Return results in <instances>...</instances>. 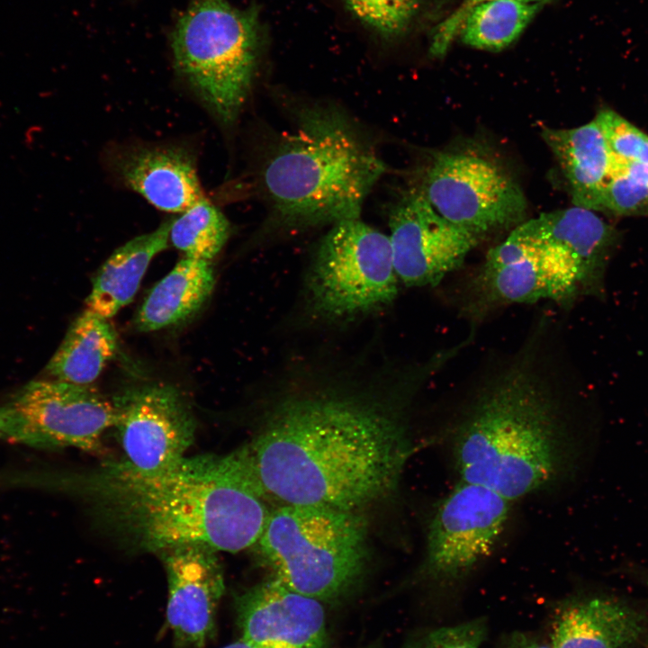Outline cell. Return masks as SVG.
I'll return each mask as SVG.
<instances>
[{
    "instance_id": "1",
    "label": "cell",
    "mask_w": 648,
    "mask_h": 648,
    "mask_svg": "<svg viewBox=\"0 0 648 648\" xmlns=\"http://www.w3.org/2000/svg\"><path fill=\"white\" fill-rule=\"evenodd\" d=\"M444 367L431 354L382 397L333 386L286 394L239 449L271 500L357 511L396 490L414 450L410 407Z\"/></svg>"
},
{
    "instance_id": "2",
    "label": "cell",
    "mask_w": 648,
    "mask_h": 648,
    "mask_svg": "<svg viewBox=\"0 0 648 648\" xmlns=\"http://www.w3.org/2000/svg\"><path fill=\"white\" fill-rule=\"evenodd\" d=\"M554 331V320L540 316L520 345L488 359L468 378L450 428L460 481L514 502L566 474L569 376Z\"/></svg>"
},
{
    "instance_id": "3",
    "label": "cell",
    "mask_w": 648,
    "mask_h": 648,
    "mask_svg": "<svg viewBox=\"0 0 648 648\" xmlns=\"http://www.w3.org/2000/svg\"><path fill=\"white\" fill-rule=\"evenodd\" d=\"M79 477L73 483L92 498L103 521L143 551L202 545L240 552L254 547L273 510L239 449L184 457L160 472L120 461Z\"/></svg>"
},
{
    "instance_id": "4",
    "label": "cell",
    "mask_w": 648,
    "mask_h": 648,
    "mask_svg": "<svg viewBox=\"0 0 648 648\" xmlns=\"http://www.w3.org/2000/svg\"><path fill=\"white\" fill-rule=\"evenodd\" d=\"M289 130L274 137L257 170L269 209L266 227L304 230L358 219L385 165L340 109L310 102L294 109Z\"/></svg>"
},
{
    "instance_id": "5",
    "label": "cell",
    "mask_w": 648,
    "mask_h": 648,
    "mask_svg": "<svg viewBox=\"0 0 648 648\" xmlns=\"http://www.w3.org/2000/svg\"><path fill=\"white\" fill-rule=\"evenodd\" d=\"M367 526L357 511L280 505L254 545L272 578L321 602L346 595L368 559Z\"/></svg>"
},
{
    "instance_id": "6",
    "label": "cell",
    "mask_w": 648,
    "mask_h": 648,
    "mask_svg": "<svg viewBox=\"0 0 648 648\" xmlns=\"http://www.w3.org/2000/svg\"><path fill=\"white\" fill-rule=\"evenodd\" d=\"M179 78L225 127L238 120L250 94L262 50L256 5L190 0L171 33Z\"/></svg>"
},
{
    "instance_id": "7",
    "label": "cell",
    "mask_w": 648,
    "mask_h": 648,
    "mask_svg": "<svg viewBox=\"0 0 648 648\" xmlns=\"http://www.w3.org/2000/svg\"><path fill=\"white\" fill-rule=\"evenodd\" d=\"M587 296L576 266L522 222L465 280L458 309L473 328L513 304L550 301L569 309Z\"/></svg>"
},
{
    "instance_id": "8",
    "label": "cell",
    "mask_w": 648,
    "mask_h": 648,
    "mask_svg": "<svg viewBox=\"0 0 648 648\" xmlns=\"http://www.w3.org/2000/svg\"><path fill=\"white\" fill-rule=\"evenodd\" d=\"M399 284L389 236L358 218L332 225L320 239L306 290L318 315L346 320L389 306L399 293Z\"/></svg>"
},
{
    "instance_id": "9",
    "label": "cell",
    "mask_w": 648,
    "mask_h": 648,
    "mask_svg": "<svg viewBox=\"0 0 648 648\" xmlns=\"http://www.w3.org/2000/svg\"><path fill=\"white\" fill-rule=\"evenodd\" d=\"M443 218L482 239L522 222L525 194L496 159L472 148L438 152L419 190Z\"/></svg>"
},
{
    "instance_id": "10",
    "label": "cell",
    "mask_w": 648,
    "mask_h": 648,
    "mask_svg": "<svg viewBox=\"0 0 648 648\" xmlns=\"http://www.w3.org/2000/svg\"><path fill=\"white\" fill-rule=\"evenodd\" d=\"M512 503L484 486L459 481L431 514L418 578L438 587L465 580L492 554Z\"/></svg>"
},
{
    "instance_id": "11",
    "label": "cell",
    "mask_w": 648,
    "mask_h": 648,
    "mask_svg": "<svg viewBox=\"0 0 648 648\" xmlns=\"http://www.w3.org/2000/svg\"><path fill=\"white\" fill-rule=\"evenodd\" d=\"M3 439L42 449L98 451L114 426L113 402L93 386L59 380L32 381L2 406Z\"/></svg>"
},
{
    "instance_id": "12",
    "label": "cell",
    "mask_w": 648,
    "mask_h": 648,
    "mask_svg": "<svg viewBox=\"0 0 648 648\" xmlns=\"http://www.w3.org/2000/svg\"><path fill=\"white\" fill-rule=\"evenodd\" d=\"M124 462L143 472L178 465L194 439L195 421L180 392L168 384L125 390L112 400Z\"/></svg>"
},
{
    "instance_id": "13",
    "label": "cell",
    "mask_w": 648,
    "mask_h": 648,
    "mask_svg": "<svg viewBox=\"0 0 648 648\" xmlns=\"http://www.w3.org/2000/svg\"><path fill=\"white\" fill-rule=\"evenodd\" d=\"M393 266L407 287L436 286L481 242L439 215L420 191L403 195L389 215Z\"/></svg>"
},
{
    "instance_id": "14",
    "label": "cell",
    "mask_w": 648,
    "mask_h": 648,
    "mask_svg": "<svg viewBox=\"0 0 648 648\" xmlns=\"http://www.w3.org/2000/svg\"><path fill=\"white\" fill-rule=\"evenodd\" d=\"M111 175L158 210L181 213L204 198L197 158L186 144L115 145L105 157Z\"/></svg>"
},
{
    "instance_id": "15",
    "label": "cell",
    "mask_w": 648,
    "mask_h": 648,
    "mask_svg": "<svg viewBox=\"0 0 648 648\" xmlns=\"http://www.w3.org/2000/svg\"><path fill=\"white\" fill-rule=\"evenodd\" d=\"M168 583L166 622L178 648H201L215 634V618L224 592L223 571L216 551L184 545L160 553Z\"/></svg>"
},
{
    "instance_id": "16",
    "label": "cell",
    "mask_w": 648,
    "mask_h": 648,
    "mask_svg": "<svg viewBox=\"0 0 648 648\" xmlns=\"http://www.w3.org/2000/svg\"><path fill=\"white\" fill-rule=\"evenodd\" d=\"M321 601L271 578L236 598L241 638L261 648H326Z\"/></svg>"
},
{
    "instance_id": "17",
    "label": "cell",
    "mask_w": 648,
    "mask_h": 648,
    "mask_svg": "<svg viewBox=\"0 0 648 648\" xmlns=\"http://www.w3.org/2000/svg\"><path fill=\"white\" fill-rule=\"evenodd\" d=\"M523 224L576 266L587 296L605 297L606 274L619 245L616 229L594 211L578 206L544 212Z\"/></svg>"
},
{
    "instance_id": "18",
    "label": "cell",
    "mask_w": 648,
    "mask_h": 648,
    "mask_svg": "<svg viewBox=\"0 0 648 648\" xmlns=\"http://www.w3.org/2000/svg\"><path fill=\"white\" fill-rule=\"evenodd\" d=\"M647 626L640 610L620 600L605 597L570 600L553 620L551 648H631Z\"/></svg>"
},
{
    "instance_id": "19",
    "label": "cell",
    "mask_w": 648,
    "mask_h": 648,
    "mask_svg": "<svg viewBox=\"0 0 648 648\" xmlns=\"http://www.w3.org/2000/svg\"><path fill=\"white\" fill-rule=\"evenodd\" d=\"M542 136L569 184L574 206L600 212L612 156L596 119L572 129L546 128Z\"/></svg>"
},
{
    "instance_id": "20",
    "label": "cell",
    "mask_w": 648,
    "mask_h": 648,
    "mask_svg": "<svg viewBox=\"0 0 648 648\" xmlns=\"http://www.w3.org/2000/svg\"><path fill=\"white\" fill-rule=\"evenodd\" d=\"M171 218L155 230L135 237L119 247L97 272L86 304L106 319L130 303L152 259L169 242Z\"/></svg>"
},
{
    "instance_id": "21",
    "label": "cell",
    "mask_w": 648,
    "mask_h": 648,
    "mask_svg": "<svg viewBox=\"0 0 648 648\" xmlns=\"http://www.w3.org/2000/svg\"><path fill=\"white\" fill-rule=\"evenodd\" d=\"M214 285L210 261L184 256L148 292L136 317L137 328L154 331L187 320L208 300Z\"/></svg>"
},
{
    "instance_id": "22",
    "label": "cell",
    "mask_w": 648,
    "mask_h": 648,
    "mask_svg": "<svg viewBox=\"0 0 648 648\" xmlns=\"http://www.w3.org/2000/svg\"><path fill=\"white\" fill-rule=\"evenodd\" d=\"M109 319L86 310L71 323L46 372L55 380L89 385L97 379L117 348Z\"/></svg>"
},
{
    "instance_id": "23",
    "label": "cell",
    "mask_w": 648,
    "mask_h": 648,
    "mask_svg": "<svg viewBox=\"0 0 648 648\" xmlns=\"http://www.w3.org/2000/svg\"><path fill=\"white\" fill-rule=\"evenodd\" d=\"M544 4L518 0H490L473 6L458 36L473 49L500 51L512 44Z\"/></svg>"
},
{
    "instance_id": "24",
    "label": "cell",
    "mask_w": 648,
    "mask_h": 648,
    "mask_svg": "<svg viewBox=\"0 0 648 648\" xmlns=\"http://www.w3.org/2000/svg\"><path fill=\"white\" fill-rule=\"evenodd\" d=\"M171 218L169 241L184 256L210 261L226 244L230 224L225 215L205 197Z\"/></svg>"
},
{
    "instance_id": "25",
    "label": "cell",
    "mask_w": 648,
    "mask_h": 648,
    "mask_svg": "<svg viewBox=\"0 0 648 648\" xmlns=\"http://www.w3.org/2000/svg\"><path fill=\"white\" fill-rule=\"evenodd\" d=\"M342 1L356 18L385 40L403 35L424 3V0Z\"/></svg>"
},
{
    "instance_id": "26",
    "label": "cell",
    "mask_w": 648,
    "mask_h": 648,
    "mask_svg": "<svg viewBox=\"0 0 648 648\" xmlns=\"http://www.w3.org/2000/svg\"><path fill=\"white\" fill-rule=\"evenodd\" d=\"M595 119L602 130L613 162L648 164V135L609 109L601 110Z\"/></svg>"
},
{
    "instance_id": "27",
    "label": "cell",
    "mask_w": 648,
    "mask_h": 648,
    "mask_svg": "<svg viewBox=\"0 0 648 648\" xmlns=\"http://www.w3.org/2000/svg\"><path fill=\"white\" fill-rule=\"evenodd\" d=\"M600 212L617 216L648 215V182L612 170L605 187Z\"/></svg>"
},
{
    "instance_id": "28",
    "label": "cell",
    "mask_w": 648,
    "mask_h": 648,
    "mask_svg": "<svg viewBox=\"0 0 648 648\" xmlns=\"http://www.w3.org/2000/svg\"><path fill=\"white\" fill-rule=\"evenodd\" d=\"M486 633L485 621L473 619L419 634L409 642L405 648H479Z\"/></svg>"
},
{
    "instance_id": "29",
    "label": "cell",
    "mask_w": 648,
    "mask_h": 648,
    "mask_svg": "<svg viewBox=\"0 0 648 648\" xmlns=\"http://www.w3.org/2000/svg\"><path fill=\"white\" fill-rule=\"evenodd\" d=\"M490 0H463L455 10L434 29L429 53L434 57L444 56L457 38L461 25L469 11L476 4ZM546 4L554 0H518Z\"/></svg>"
},
{
    "instance_id": "30",
    "label": "cell",
    "mask_w": 648,
    "mask_h": 648,
    "mask_svg": "<svg viewBox=\"0 0 648 648\" xmlns=\"http://www.w3.org/2000/svg\"><path fill=\"white\" fill-rule=\"evenodd\" d=\"M500 648H551L532 634L514 632L507 635Z\"/></svg>"
},
{
    "instance_id": "31",
    "label": "cell",
    "mask_w": 648,
    "mask_h": 648,
    "mask_svg": "<svg viewBox=\"0 0 648 648\" xmlns=\"http://www.w3.org/2000/svg\"><path fill=\"white\" fill-rule=\"evenodd\" d=\"M612 170L623 171L648 182V164L614 162Z\"/></svg>"
},
{
    "instance_id": "32",
    "label": "cell",
    "mask_w": 648,
    "mask_h": 648,
    "mask_svg": "<svg viewBox=\"0 0 648 648\" xmlns=\"http://www.w3.org/2000/svg\"><path fill=\"white\" fill-rule=\"evenodd\" d=\"M220 648H261V647H259L256 644H253L241 638L237 642H234L232 644H230L225 645Z\"/></svg>"
},
{
    "instance_id": "33",
    "label": "cell",
    "mask_w": 648,
    "mask_h": 648,
    "mask_svg": "<svg viewBox=\"0 0 648 648\" xmlns=\"http://www.w3.org/2000/svg\"><path fill=\"white\" fill-rule=\"evenodd\" d=\"M3 419L0 414V439H3Z\"/></svg>"
}]
</instances>
